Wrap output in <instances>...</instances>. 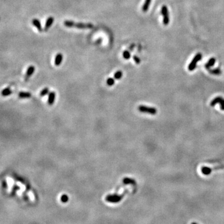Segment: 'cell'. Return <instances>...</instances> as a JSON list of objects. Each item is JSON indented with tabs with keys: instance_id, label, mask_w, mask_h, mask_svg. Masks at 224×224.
Instances as JSON below:
<instances>
[{
	"instance_id": "cell-1",
	"label": "cell",
	"mask_w": 224,
	"mask_h": 224,
	"mask_svg": "<svg viewBox=\"0 0 224 224\" xmlns=\"http://www.w3.org/2000/svg\"><path fill=\"white\" fill-rule=\"evenodd\" d=\"M64 24L67 28H75L78 29H91L93 28V24L91 23H75L72 21H64Z\"/></svg>"
},
{
	"instance_id": "cell-2",
	"label": "cell",
	"mask_w": 224,
	"mask_h": 224,
	"mask_svg": "<svg viewBox=\"0 0 224 224\" xmlns=\"http://www.w3.org/2000/svg\"><path fill=\"white\" fill-rule=\"evenodd\" d=\"M127 191L123 192L121 195H108L105 197V200L108 202L111 203H118L120 202L124 196L125 195Z\"/></svg>"
},
{
	"instance_id": "cell-3",
	"label": "cell",
	"mask_w": 224,
	"mask_h": 224,
	"mask_svg": "<svg viewBox=\"0 0 224 224\" xmlns=\"http://www.w3.org/2000/svg\"><path fill=\"white\" fill-rule=\"evenodd\" d=\"M202 57V55L201 53H197L194 56V57L192 59L191 63L188 66V70L189 71H193V70H195L197 67V64L201 60Z\"/></svg>"
},
{
	"instance_id": "cell-4",
	"label": "cell",
	"mask_w": 224,
	"mask_h": 224,
	"mask_svg": "<svg viewBox=\"0 0 224 224\" xmlns=\"http://www.w3.org/2000/svg\"><path fill=\"white\" fill-rule=\"evenodd\" d=\"M161 14L163 16V22L165 26L168 25L170 22V17H169V11L168 7L166 5H163L161 8Z\"/></svg>"
},
{
	"instance_id": "cell-5",
	"label": "cell",
	"mask_w": 224,
	"mask_h": 224,
	"mask_svg": "<svg viewBox=\"0 0 224 224\" xmlns=\"http://www.w3.org/2000/svg\"><path fill=\"white\" fill-rule=\"evenodd\" d=\"M138 109L140 112L142 113H149V114L154 115L157 113V109L156 108H153V107H146V106H144V105H140L138 107Z\"/></svg>"
},
{
	"instance_id": "cell-6",
	"label": "cell",
	"mask_w": 224,
	"mask_h": 224,
	"mask_svg": "<svg viewBox=\"0 0 224 224\" xmlns=\"http://www.w3.org/2000/svg\"><path fill=\"white\" fill-rule=\"evenodd\" d=\"M54 21V18L52 16L49 17V18L47 19L46 24H45L44 28V31H47V30H49V28L51 27V26H52V24H53Z\"/></svg>"
},
{
	"instance_id": "cell-7",
	"label": "cell",
	"mask_w": 224,
	"mask_h": 224,
	"mask_svg": "<svg viewBox=\"0 0 224 224\" xmlns=\"http://www.w3.org/2000/svg\"><path fill=\"white\" fill-rule=\"evenodd\" d=\"M34 71H35V67H34V66H30L28 67V69H27V71H26V75H25L26 80H28V79L31 77V75L33 74Z\"/></svg>"
},
{
	"instance_id": "cell-8",
	"label": "cell",
	"mask_w": 224,
	"mask_h": 224,
	"mask_svg": "<svg viewBox=\"0 0 224 224\" xmlns=\"http://www.w3.org/2000/svg\"><path fill=\"white\" fill-rule=\"evenodd\" d=\"M63 60V55L62 54L58 53L57 54V55L55 57V61H54V64L56 66H59L61 64Z\"/></svg>"
},
{
	"instance_id": "cell-9",
	"label": "cell",
	"mask_w": 224,
	"mask_h": 224,
	"mask_svg": "<svg viewBox=\"0 0 224 224\" xmlns=\"http://www.w3.org/2000/svg\"><path fill=\"white\" fill-rule=\"evenodd\" d=\"M32 24H33V26H35L39 32H42V31L41 23V22L39 21V20L38 19H33L32 21Z\"/></svg>"
},
{
	"instance_id": "cell-10",
	"label": "cell",
	"mask_w": 224,
	"mask_h": 224,
	"mask_svg": "<svg viewBox=\"0 0 224 224\" xmlns=\"http://www.w3.org/2000/svg\"><path fill=\"white\" fill-rule=\"evenodd\" d=\"M55 98V93L54 91H50L48 97V103L49 105H53Z\"/></svg>"
},
{
	"instance_id": "cell-11",
	"label": "cell",
	"mask_w": 224,
	"mask_h": 224,
	"mask_svg": "<svg viewBox=\"0 0 224 224\" xmlns=\"http://www.w3.org/2000/svg\"><path fill=\"white\" fill-rule=\"evenodd\" d=\"M123 183L125 184H131L133 185V186H135L136 184L135 180L131 178H129V177H125V178H123Z\"/></svg>"
},
{
	"instance_id": "cell-12",
	"label": "cell",
	"mask_w": 224,
	"mask_h": 224,
	"mask_svg": "<svg viewBox=\"0 0 224 224\" xmlns=\"http://www.w3.org/2000/svg\"><path fill=\"white\" fill-rule=\"evenodd\" d=\"M151 1L152 0H145V3H144L143 7H142V11H143L144 12H146L148 11L149 6H150V5H151Z\"/></svg>"
},
{
	"instance_id": "cell-13",
	"label": "cell",
	"mask_w": 224,
	"mask_h": 224,
	"mask_svg": "<svg viewBox=\"0 0 224 224\" xmlns=\"http://www.w3.org/2000/svg\"><path fill=\"white\" fill-rule=\"evenodd\" d=\"M215 62H216V59L215 58H211L206 63V65H205V67H206L207 69H210V67H212V66H214V64H215Z\"/></svg>"
},
{
	"instance_id": "cell-14",
	"label": "cell",
	"mask_w": 224,
	"mask_h": 224,
	"mask_svg": "<svg viewBox=\"0 0 224 224\" xmlns=\"http://www.w3.org/2000/svg\"><path fill=\"white\" fill-rule=\"evenodd\" d=\"M18 97L21 98H27L31 97V93L26 91H21L18 93Z\"/></svg>"
},
{
	"instance_id": "cell-15",
	"label": "cell",
	"mask_w": 224,
	"mask_h": 224,
	"mask_svg": "<svg viewBox=\"0 0 224 224\" xmlns=\"http://www.w3.org/2000/svg\"><path fill=\"white\" fill-rule=\"evenodd\" d=\"M212 169L209 167H202L201 168V171L202 172L203 174H204L206 176H208L212 172Z\"/></svg>"
},
{
	"instance_id": "cell-16",
	"label": "cell",
	"mask_w": 224,
	"mask_h": 224,
	"mask_svg": "<svg viewBox=\"0 0 224 224\" xmlns=\"http://www.w3.org/2000/svg\"><path fill=\"white\" fill-rule=\"evenodd\" d=\"M209 70V72H210L211 74L212 75H219L222 73V71L221 70L218 68H216V69H208Z\"/></svg>"
},
{
	"instance_id": "cell-17",
	"label": "cell",
	"mask_w": 224,
	"mask_h": 224,
	"mask_svg": "<svg viewBox=\"0 0 224 224\" xmlns=\"http://www.w3.org/2000/svg\"><path fill=\"white\" fill-rule=\"evenodd\" d=\"M11 93H12V90H11L10 88H6V89H3L1 91V94L3 97L9 96V95H11Z\"/></svg>"
},
{
	"instance_id": "cell-18",
	"label": "cell",
	"mask_w": 224,
	"mask_h": 224,
	"mask_svg": "<svg viewBox=\"0 0 224 224\" xmlns=\"http://www.w3.org/2000/svg\"><path fill=\"white\" fill-rule=\"evenodd\" d=\"M222 98H223L221 97H216L211 102V103H210V106H211V107H213V106H215L216 104L219 103L221 101V100L222 99Z\"/></svg>"
},
{
	"instance_id": "cell-19",
	"label": "cell",
	"mask_w": 224,
	"mask_h": 224,
	"mask_svg": "<svg viewBox=\"0 0 224 224\" xmlns=\"http://www.w3.org/2000/svg\"><path fill=\"white\" fill-rule=\"evenodd\" d=\"M122 77H123V72H122L121 71H120V70L116 71V72L114 73L115 79L119 80L120 79H121Z\"/></svg>"
},
{
	"instance_id": "cell-20",
	"label": "cell",
	"mask_w": 224,
	"mask_h": 224,
	"mask_svg": "<svg viewBox=\"0 0 224 224\" xmlns=\"http://www.w3.org/2000/svg\"><path fill=\"white\" fill-rule=\"evenodd\" d=\"M123 57L125 59H129L131 57V54H130V52L128 50H125L123 52Z\"/></svg>"
},
{
	"instance_id": "cell-21",
	"label": "cell",
	"mask_w": 224,
	"mask_h": 224,
	"mask_svg": "<svg viewBox=\"0 0 224 224\" xmlns=\"http://www.w3.org/2000/svg\"><path fill=\"white\" fill-rule=\"evenodd\" d=\"M107 84L108 86H113L115 84V78H108L107 80Z\"/></svg>"
},
{
	"instance_id": "cell-22",
	"label": "cell",
	"mask_w": 224,
	"mask_h": 224,
	"mask_svg": "<svg viewBox=\"0 0 224 224\" xmlns=\"http://www.w3.org/2000/svg\"><path fill=\"white\" fill-rule=\"evenodd\" d=\"M48 93H49V89L46 87V88L43 89L42 90H41V91L40 92V96L44 97L46 95H47Z\"/></svg>"
},
{
	"instance_id": "cell-23",
	"label": "cell",
	"mask_w": 224,
	"mask_h": 224,
	"mask_svg": "<svg viewBox=\"0 0 224 224\" xmlns=\"http://www.w3.org/2000/svg\"><path fill=\"white\" fill-rule=\"evenodd\" d=\"M61 201L62 202L66 203L68 202V200H69V197L67 196V195H66V194H64V195H62V196H61Z\"/></svg>"
},
{
	"instance_id": "cell-24",
	"label": "cell",
	"mask_w": 224,
	"mask_h": 224,
	"mask_svg": "<svg viewBox=\"0 0 224 224\" xmlns=\"http://www.w3.org/2000/svg\"><path fill=\"white\" fill-rule=\"evenodd\" d=\"M133 58V60H134V61L136 62V64H138L141 62L140 59L139 58L138 56H136V55H134Z\"/></svg>"
},
{
	"instance_id": "cell-25",
	"label": "cell",
	"mask_w": 224,
	"mask_h": 224,
	"mask_svg": "<svg viewBox=\"0 0 224 224\" xmlns=\"http://www.w3.org/2000/svg\"><path fill=\"white\" fill-rule=\"evenodd\" d=\"M219 103L220 104V108H221V110H223V111H224V98H222V99L221 100V101Z\"/></svg>"
}]
</instances>
